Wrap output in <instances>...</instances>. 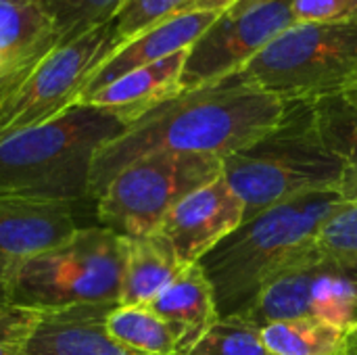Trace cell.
Returning <instances> with one entry per match:
<instances>
[{
    "mask_svg": "<svg viewBox=\"0 0 357 355\" xmlns=\"http://www.w3.org/2000/svg\"><path fill=\"white\" fill-rule=\"evenodd\" d=\"M261 2H268V0H238L232 8H228V10H245V8H251V6H255V4H261Z\"/></svg>",
    "mask_w": 357,
    "mask_h": 355,
    "instance_id": "obj_28",
    "label": "cell"
},
{
    "mask_svg": "<svg viewBox=\"0 0 357 355\" xmlns=\"http://www.w3.org/2000/svg\"><path fill=\"white\" fill-rule=\"evenodd\" d=\"M349 331H351V335H354V337H356V339H357V322H356V324H354V326H351V328H349Z\"/></svg>",
    "mask_w": 357,
    "mask_h": 355,
    "instance_id": "obj_30",
    "label": "cell"
},
{
    "mask_svg": "<svg viewBox=\"0 0 357 355\" xmlns=\"http://www.w3.org/2000/svg\"><path fill=\"white\" fill-rule=\"evenodd\" d=\"M357 0H291L295 23L337 21L354 15Z\"/></svg>",
    "mask_w": 357,
    "mask_h": 355,
    "instance_id": "obj_26",
    "label": "cell"
},
{
    "mask_svg": "<svg viewBox=\"0 0 357 355\" xmlns=\"http://www.w3.org/2000/svg\"><path fill=\"white\" fill-rule=\"evenodd\" d=\"M261 339L274 355H351L354 335L318 318H295L261 326Z\"/></svg>",
    "mask_w": 357,
    "mask_h": 355,
    "instance_id": "obj_19",
    "label": "cell"
},
{
    "mask_svg": "<svg viewBox=\"0 0 357 355\" xmlns=\"http://www.w3.org/2000/svg\"><path fill=\"white\" fill-rule=\"evenodd\" d=\"M220 176L222 159L213 155H146L123 167L96 197L98 226L123 239L153 234L184 197Z\"/></svg>",
    "mask_w": 357,
    "mask_h": 355,
    "instance_id": "obj_7",
    "label": "cell"
},
{
    "mask_svg": "<svg viewBox=\"0 0 357 355\" xmlns=\"http://www.w3.org/2000/svg\"><path fill=\"white\" fill-rule=\"evenodd\" d=\"M347 90H349V92H354V94L357 96V80L351 84V86H347Z\"/></svg>",
    "mask_w": 357,
    "mask_h": 355,
    "instance_id": "obj_29",
    "label": "cell"
},
{
    "mask_svg": "<svg viewBox=\"0 0 357 355\" xmlns=\"http://www.w3.org/2000/svg\"><path fill=\"white\" fill-rule=\"evenodd\" d=\"M42 314L0 301V355H27Z\"/></svg>",
    "mask_w": 357,
    "mask_h": 355,
    "instance_id": "obj_25",
    "label": "cell"
},
{
    "mask_svg": "<svg viewBox=\"0 0 357 355\" xmlns=\"http://www.w3.org/2000/svg\"><path fill=\"white\" fill-rule=\"evenodd\" d=\"M245 222V203L220 176L184 197L163 220L161 232L184 266L199 264Z\"/></svg>",
    "mask_w": 357,
    "mask_h": 355,
    "instance_id": "obj_10",
    "label": "cell"
},
{
    "mask_svg": "<svg viewBox=\"0 0 357 355\" xmlns=\"http://www.w3.org/2000/svg\"><path fill=\"white\" fill-rule=\"evenodd\" d=\"M186 355H274L261 339V328L241 318H220Z\"/></svg>",
    "mask_w": 357,
    "mask_h": 355,
    "instance_id": "obj_23",
    "label": "cell"
},
{
    "mask_svg": "<svg viewBox=\"0 0 357 355\" xmlns=\"http://www.w3.org/2000/svg\"><path fill=\"white\" fill-rule=\"evenodd\" d=\"M128 239L102 226H82L65 243L13 262L6 301L40 314L77 305H119Z\"/></svg>",
    "mask_w": 357,
    "mask_h": 355,
    "instance_id": "obj_5",
    "label": "cell"
},
{
    "mask_svg": "<svg viewBox=\"0 0 357 355\" xmlns=\"http://www.w3.org/2000/svg\"><path fill=\"white\" fill-rule=\"evenodd\" d=\"M316 136L357 176V96L347 88L307 100Z\"/></svg>",
    "mask_w": 357,
    "mask_h": 355,
    "instance_id": "obj_18",
    "label": "cell"
},
{
    "mask_svg": "<svg viewBox=\"0 0 357 355\" xmlns=\"http://www.w3.org/2000/svg\"><path fill=\"white\" fill-rule=\"evenodd\" d=\"M291 25H295L291 0H268L245 10H226L188 48L182 90L222 82L238 73Z\"/></svg>",
    "mask_w": 357,
    "mask_h": 355,
    "instance_id": "obj_9",
    "label": "cell"
},
{
    "mask_svg": "<svg viewBox=\"0 0 357 355\" xmlns=\"http://www.w3.org/2000/svg\"><path fill=\"white\" fill-rule=\"evenodd\" d=\"M75 203L0 192V257L21 262L71 239L82 226Z\"/></svg>",
    "mask_w": 357,
    "mask_h": 355,
    "instance_id": "obj_11",
    "label": "cell"
},
{
    "mask_svg": "<svg viewBox=\"0 0 357 355\" xmlns=\"http://www.w3.org/2000/svg\"><path fill=\"white\" fill-rule=\"evenodd\" d=\"M222 176L245 203L249 220L303 195L343 192L347 167L316 136L307 100H293L272 132L222 159Z\"/></svg>",
    "mask_w": 357,
    "mask_h": 355,
    "instance_id": "obj_4",
    "label": "cell"
},
{
    "mask_svg": "<svg viewBox=\"0 0 357 355\" xmlns=\"http://www.w3.org/2000/svg\"><path fill=\"white\" fill-rule=\"evenodd\" d=\"M184 268L161 232L128 239L119 305H151Z\"/></svg>",
    "mask_w": 357,
    "mask_h": 355,
    "instance_id": "obj_17",
    "label": "cell"
},
{
    "mask_svg": "<svg viewBox=\"0 0 357 355\" xmlns=\"http://www.w3.org/2000/svg\"><path fill=\"white\" fill-rule=\"evenodd\" d=\"M10 262L0 257V301H6V276H8Z\"/></svg>",
    "mask_w": 357,
    "mask_h": 355,
    "instance_id": "obj_27",
    "label": "cell"
},
{
    "mask_svg": "<svg viewBox=\"0 0 357 355\" xmlns=\"http://www.w3.org/2000/svg\"><path fill=\"white\" fill-rule=\"evenodd\" d=\"M349 203L341 190H322L274 205L218 243L199 266L207 274L220 318L245 314L261 289L316 247L324 222Z\"/></svg>",
    "mask_w": 357,
    "mask_h": 355,
    "instance_id": "obj_2",
    "label": "cell"
},
{
    "mask_svg": "<svg viewBox=\"0 0 357 355\" xmlns=\"http://www.w3.org/2000/svg\"><path fill=\"white\" fill-rule=\"evenodd\" d=\"M50 15L61 44H69L88 31L115 19L126 0H38Z\"/></svg>",
    "mask_w": 357,
    "mask_h": 355,
    "instance_id": "obj_22",
    "label": "cell"
},
{
    "mask_svg": "<svg viewBox=\"0 0 357 355\" xmlns=\"http://www.w3.org/2000/svg\"><path fill=\"white\" fill-rule=\"evenodd\" d=\"M113 48L111 23L56 46L0 100V142L19 132L44 126L79 105L92 73Z\"/></svg>",
    "mask_w": 357,
    "mask_h": 355,
    "instance_id": "obj_8",
    "label": "cell"
},
{
    "mask_svg": "<svg viewBox=\"0 0 357 355\" xmlns=\"http://www.w3.org/2000/svg\"><path fill=\"white\" fill-rule=\"evenodd\" d=\"M180 337V355H186L220 320L213 287L199 264L186 266L151 303Z\"/></svg>",
    "mask_w": 357,
    "mask_h": 355,
    "instance_id": "obj_16",
    "label": "cell"
},
{
    "mask_svg": "<svg viewBox=\"0 0 357 355\" xmlns=\"http://www.w3.org/2000/svg\"><path fill=\"white\" fill-rule=\"evenodd\" d=\"M318 249L351 268H357V203H343L320 228Z\"/></svg>",
    "mask_w": 357,
    "mask_h": 355,
    "instance_id": "obj_24",
    "label": "cell"
},
{
    "mask_svg": "<svg viewBox=\"0 0 357 355\" xmlns=\"http://www.w3.org/2000/svg\"><path fill=\"white\" fill-rule=\"evenodd\" d=\"M111 310L113 305H77L42 314L27 355H149L107 333L105 318Z\"/></svg>",
    "mask_w": 357,
    "mask_h": 355,
    "instance_id": "obj_14",
    "label": "cell"
},
{
    "mask_svg": "<svg viewBox=\"0 0 357 355\" xmlns=\"http://www.w3.org/2000/svg\"><path fill=\"white\" fill-rule=\"evenodd\" d=\"M287 113V100L236 75L182 90L132 121L102 144L90 174V201L130 163L155 153L228 157L268 132Z\"/></svg>",
    "mask_w": 357,
    "mask_h": 355,
    "instance_id": "obj_1",
    "label": "cell"
},
{
    "mask_svg": "<svg viewBox=\"0 0 357 355\" xmlns=\"http://www.w3.org/2000/svg\"><path fill=\"white\" fill-rule=\"evenodd\" d=\"M186 56L188 50H182L163 61L138 67L84 96L79 103L105 109L130 126L157 105L182 92V71Z\"/></svg>",
    "mask_w": 357,
    "mask_h": 355,
    "instance_id": "obj_15",
    "label": "cell"
},
{
    "mask_svg": "<svg viewBox=\"0 0 357 355\" xmlns=\"http://www.w3.org/2000/svg\"><path fill=\"white\" fill-rule=\"evenodd\" d=\"M126 128L117 115L79 103L44 126L2 140L0 192L75 205L90 201L94 157Z\"/></svg>",
    "mask_w": 357,
    "mask_h": 355,
    "instance_id": "obj_3",
    "label": "cell"
},
{
    "mask_svg": "<svg viewBox=\"0 0 357 355\" xmlns=\"http://www.w3.org/2000/svg\"><path fill=\"white\" fill-rule=\"evenodd\" d=\"M107 333L121 345L149 355H180L176 328L151 305H117L105 318Z\"/></svg>",
    "mask_w": 357,
    "mask_h": 355,
    "instance_id": "obj_20",
    "label": "cell"
},
{
    "mask_svg": "<svg viewBox=\"0 0 357 355\" xmlns=\"http://www.w3.org/2000/svg\"><path fill=\"white\" fill-rule=\"evenodd\" d=\"M56 46V27L38 0H0V100Z\"/></svg>",
    "mask_w": 357,
    "mask_h": 355,
    "instance_id": "obj_12",
    "label": "cell"
},
{
    "mask_svg": "<svg viewBox=\"0 0 357 355\" xmlns=\"http://www.w3.org/2000/svg\"><path fill=\"white\" fill-rule=\"evenodd\" d=\"M238 0H126L113 25V46L132 40L134 36L151 29L176 15L201 13V10H222L226 13ZM113 48V50H115Z\"/></svg>",
    "mask_w": 357,
    "mask_h": 355,
    "instance_id": "obj_21",
    "label": "cell"
},
{
    "mask_svg": "<svg viewBox=\"0 0 357 355\" xmlns=\"http://www.w3.org/2000/svg\"><path fill=\"white\" fill-rule=\"evenodd\" d=\"M224 13L222 10H201V13H186V15H176L151 29H144L142 33L134 36L132 40L119 44L111 54L96 67L92 73L84 96L96 92L98 88L115 82L117 77L163 61L176 52L188 50ZM82 96V98H84Z\"/></svg>",
    "mask_w": 357,
    "mask_h": 355,
    "instance_id": "obj_13",
    "label": "cell"
},
{
    "mask_svg": "<svg viewBox=\"0 0 357 355\" xmlns=\"http://www.w3.org/2000/svg\"><path fill=\"white\" fill-rule=\"evenodd\" d=\"M351 17H357V4H356V8H354V15Z\"/></svg>",
    "mask_w": 357,
    "mask_h": 355,
    "instance_id": "obj_31",
    "label": "cell"
},
{
    "mask_svg": "<svg viewBox=\"0 0 357 355\" xmlns=\"http://www.w3.org/2000/svg\"><path fill=\"white\" fill-rule=\"evenodd\" d=\"M234 75L287 103L343 90L357 80V17L295 23Z\"/></svg>",
    "mask_w": 357,
    "mask_h": 355,
    "instance_id": "obj_6",
    "label": "cell"
}]
</instances>
